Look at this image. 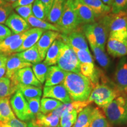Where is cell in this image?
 I'll return each instance as SVG.
<instances>
[{
    "label": "cell",
    "mask_w": 127,
    "mask_h": 127,
    "mask_svg": "<svg viewBox=\"0 0 127 127\" xmlns=\"http://www.w3.org/2000/svg\"><path fill=\"white\" fill-rule=\"evenodd\" d=\"M107 50L108 53L114 58H122L127 55V42L108 38Z\"/></svg>",
    "instance_id": "18"
},
{
    "label": "cell",
    "mask_w": 127,
    "mask_h": 127,
    "mask_svg": "<svg viewBox=\"0 0 127 127\" xmlns=\"http://www.w3.org/2000/svg\"><path fill=\"white\" fill-rule=\"evenodd\" d=\"M31 64L24 61L17 55V53L12 54L8 57L6 63L5 77L11 79L14 74L22 68L32 66Z\"/></svg>",
    "instance_id": "16"
},
{
    "label": "cell",
    "mask_w": 127,
    "mask_h": 127,
    "mask_svg": "<svg viewBox=\"0 0 127 127\" xmlns=\"http://www.w3.org/2000/svg\"><path fill=\"white\" fill-rule=\"evenodd\" d=\"M17 54L24 61L31 64H36L42 61L36 45L23 52L17 53Z\"/></svg>",
    "instance_id": "27"
},
{
    "label": "cell",
    "mask_w": 127,
    "mask_h": 127,
    "mask_svg": "<svg viewBox=\"0 0 127 127\" xmlns=\"http://www.w3.org/2000/svg\"><path fill=\"white\" fill-rule=\"evenodd\" d=\"M5 24L11 31L12 34L23 33L29 30L31 27L27 21L15 12H12L9 16Z\"/></svg>",
    "instance_id": "14"
},
{
    "label": "cell",
    "mask_w": 127,
    "mask_h": 127,
    "mask_svg": "<svg viewBox=\"0 0 127 127\" xmlns=\"http://www.w3.org/2000/svg\"><path fill=\"white\" fill-rule=\"evenodd\" d=\"M9 101L14 114L19 120L27 123L35 118L30 112L26 99L19 90L11 96Z\"/></svg>",
    "instance_id": "8"
},
{
    "label": "cell",
    "mask_w": 127,
    "mask_h": 127,
    "mask_svg": "<svg viewBox=\"0 0 127 127\" xmlns=\"http://www.w3.org/2000/svg\"><path fill=\"white\" fill-rule=\"evenodd\" d=\"M28 102V108L31 115L35 118L36 115L40 112V98L26 99Z\"/></svg>",
    "instance_id": "39"
},
{
    "label": "cell",
    "mask_w": 127,
    "mask_h": 127,
    "mask_svg": "<svg viewBox=\"0 0 127 127\" xmlns=\"http://www.w3.org/2000/svg\"><path fill=\"white\" fill-rule=\"evenodd\" d=\"M22 34L23 33H21L19 34H12L11 35L9 36L7 38L1 41L0 42V52H2L3 50L8 47L12 42H14L17 39H18L21 36Z\"/></svg>",
    "instance_id": "42"
},
{
    "label": "cell",
    "mask_w": 127,
    "mask_h": 127,
    "mask_svg": "<svg viewBox=\"0 0 127 127\" xmlns=\"http://www.w3.org/2000/svg\"><path fill=\"white\" fill-rule=\"evenodd\" d=\"M65 1L66 0H55L49 11L47 21L55 25L58 24L63 14Z\"/></svg>",
    "instance_id": "23"
},
{
    "label": "cell",
    "mask_w": 127,
    "mask_h": 127,
    "mask_svg": "<svg viewBox=\"0 0 127 127\" xmlns=\"http://www.w3.org/2000/svg\"><path fill=\"white\" fill-rule=\"evenodd\" d=\"M44 31V30L36 28L30 29L28 30L27 36L25 38L20 48L17 51L16 53L23 52L36 45Z\"/></svg>",
    "instance_id": "20"
},
{
    "label": "cell",
    "mask_w": 127,
    "mask_h": 127,
    "mask_svg": "<svg viewBox=\"0 0 127 127\" xmlns=\"http://www.w3.org/2000/svg\"><path fill=\"white\" fill-rule=\"evenodd\" d=\"M32 15L36 18L47 21L48 11L40 0H35L34 1L32 7Z\"/></svg>",
    "instance_id": "33"
},
{
    "label": "cell",
    "mask_w": 127,
    "mask_h": 127,
    "mask_svg": "<svg viewBox=\"0 0 127 127\" xmlns=\"http://www.w3.org/2000/svg\"><path fill=\"white\" fill-rule=\"evenodd\" d=\"M102 110L111 125L127 124V95L123 93L103 108Z\"/></svg>",
    "instance_id": "3"
},
{
    "label": "cell",
    "mask_w": 127,
    "mask_h": 127,
    "mask_svg": "<svg viewBox=\"0 0 127 127\" xmlns=\"http://www.w3.org/2000/svg\"><path fill=\"white\" fill-rule=\"evenodd\" d=\"M0 42H1V41H0Z\"/></svg>",
    "instance_id": "54"
},
{
    "label": "cell",
    "mask_w": 127,
    "mask_h": 127,
    "mask_svg": "<svg viewBox=\"0 0 127 127\" xmlns=\"http://www.w3.org/2000/svg\"><path fill=\"white\" fill-rule=\"evenodd\" d=\"M107 28L109 38L127 42V11L109 13L99 19Z\"/></svg>",
    "instance_id": "2"
},
{
    "label": "cell",
    "mask_w": 127,
    "mask_h": 127,
    "mask_svg": "<svg viewBox=\"0 0 127 127\" xmlns=\"http://www.w3.org/2000/svg\"><path fill=\"white\" fill-rule=\"evenodd\" d=\"M58 66L67 72L80 73V63L75 52L65 44L57 61Z\"/></svg>",
    "instance_id": "7"
},
{
    "label": "cell",
    "mask_w": 127,
    "mask_h": 127,
    "mask_svg": "<svg viewBox=\"0 0 127 127\" xmlns=\"http://www.w3.org/2000/svg\"><path fill=\"white\" fill-rule=\"evenodd\" d=\"M96 72V66L94 63L80 64V73L91 81Z\"/></svg>",
    "instance_id": "37"
},
{
    "label": "cell",
    "mask_w": 127,
    "mask_h": 127,
    "mask_svg": "<svg viewBox=\"0 0 127 127\" xmlns=\"http://www.w3.org/2000/svg\"><path fill=\"white\" fill-rule=\"evenodd\" d=\"M57 39L61 40L64 43L69 45L71 48L89 50L88 44L82 31L81 27L66 34L60 33Z\"/></svg>",
    "instance_id": "9"
},
{
    "label": "cell",
    "mask_w": 127,
    "mask_h": 127,
    "mask_svg": "<svg viewBox=\"0 0 127 127\" xmlns=\"http://www.w3.org/2000/svg\"><path fill=\"white\" fill-rule=\"evenodd\" d=\"M60 127V125H58V126H57V127Z\"/></svg>",
    "instance_id": "51"
},
{
    "label": "cell",
    "mask_w": 127,
    "mask_h": 127,
    "mask_svg": "<svg viewBox=\"0 0 127 127\" xmlns=\"http://www.w3.org/2000/svg\"><path fill=\"white\" fill-rule=\"evenodd\" d=\"M27 22L30 27H32L34 28H39L44 31H53L61 32L60 28L57 25L52 24L46 21H43L36 18L34 15L30 16L27 20Z\"/></svg>",
    "instance_id": "28"
},
{
    "label": "cell",
    "mask_w": 127,
    "mask_h": 127,
    "mask_svg": "<svg viewBox=\"0 0 127 127\" xmlns=\"http://www.w3.org/2000/svg\"><path fill=\"white\" fill-rule=\"evenodd\" d=\"M57 26L62 34H66L82 26L73 5L72 0H66L61 18Z\"/></svg>",
    "instance_id": "6"
},
{
    "label": "cell",
    "mask_w": 127,
    "mask_h": 127,
    "mask_svg": "<svg viewBox=\"0 0 127 127\" xmlns=\"http://www.w3.org/2000/svg\"></svg>",
    "instance_id": "56"
},
{
    "label": "cell",
    "mask_w": 127,
    "mask_h": 127,
    "mask_svg": "<svg viewBox=\"0 0 127 127\" xmlns=\"http://www.w3.org/2000/svg\"><path fill=\"white\" fill-rule=\"evenodd\" d=\"M123 94L110 81L105 84H99L93 88L88 101L94 102L99 107L104 108L112 102L114 99Z\"/></svg>",
    "instance_id": "4"
},
{
    "label": "cell",
    "mask_w": 127,
    "mask_h": 127,
    "mask_svg": "<svg viewBox=\"0 0 127 127\" xmlns=\"http://www.w3.org/2000/svg\"><path fill=\"white\" fill-rule=\"evenodd\" d=\"M43 98H50L57 99L63 104L72 102L68 91L63 84L50 87H44L42 93Z\"/></svg>",
    "instance_id": "11"
},
{
    "label": "cell",
    "mask_w": 127,
    "mask_h": 127,
    "mask_svg": "<svg viewBox=\"0 0 127 127\" xmlns=\"http://www.w3.org/2000/svg\"><path fill=\"white\" fill-rule=\"evenodd\" d=\"M6 74V65L1 66L0 67V79L5 77Z\"/></svg>",
    "instance_id": "48"
},
{
    "label": "cell",
    "mask_w": 127,
    "mask_h": 127,
    "mask_svg": "<svg viewBox=\"0 0 127 127\" xmlns=\"http://www.w3.org/2000/svg\"></svg>",
    "instance_id": "55"
},
{
    "label": "cell",
    "mask_w": 127,
    "mask_h": 127,
    "mask_svg": "<svg viewBox=\"0 0 127 127\" xmlns=\"http://www.w3.org/2000/svg\"><path fill=\"white\" fill-rule=\"evenodd\" d=\"M89 127H112V125L99 108L95 107L94 113Z\"/></svg>",
    "instance_id": "32"
},
{
    "label": "cell",
    "mask_w": 127,
    "mask_h": 127,
    "mask_svg": "<svg viewBox=\"0 0 127 127\" xmlns=\"http://www.w3.org/2000/svg\"><path fill=\"white\" fill-rule=\"evenodd\" d=\"M81 30L90 44H93L105 49L109 33L107 28L99 21L83 25Z\"/></svg>",
    "instance_id": "5"
},
{
    "label": "cell",
    "mask_w": 127,
    "mask_h": 127,
    "mask_svg": "<svg viewBox=\"0 0 127 127\" xmlns=\"http://www.w3.org/2000/svg\"><path fill=\"white\" fill-rule=\"evenodd\" d=\"M127 10V0H113L111 13L118 14Z\"/></svg>",
    "instance_id": "41"
},
{
    "label": "cell",
    "mask_w": 127,
    "mask_h": 127,
    "mask_svg": "<svg viewBox=\"0 0 127 127\" xmlns=\"http://www.w3.org/2000/svg\"><path fill=\"white\" fill-rule=\"evenodd\" d=\"M60 32L53 31H45L41 35L39 41L36 44L39 55L43 60L45 58L46 54L49 48L54 41L58 38Z\"/></svg>",
    "instance_id": "15"
},
{
    "label": "cell",
    "mask_w": 127,
    "mask_h": 127,
    "mask_svg": "<svg viewBox=\"0 0 127 127\" xmlns=\"http://www.w3.org/2000/svg\"><path fill=\"white\" fill-rule=\"evenodd\" d=\"M0 127H1V123H0Z\"/></svg>",
    "instance_id": "52"
},
{
    "label": "cell",
    "mask_w": 127,
    "mask_h": 127,
    "mask_svg": "<svg viewBox=\"0 0 127 127\" xmlns=\"http://www.w3.org/2000/svg\"><path fill=\"white\" fill-rule=\"evenodd\" d=\"M90 45L97 63L101 67L107 69L111 65V60L105 49L93 44H90Z\"/></svg>",
    "instance_id": "26"
},
{
    "label": "cell",
    "mask_w": 127,
    "mask_h": 127,
    "mask_svg": "<svg viewBox=\"0 0 127 127\" xmlns=\"http://www.w3.org/2000/svg\"><path fill=\"white\" fill-rule=\"evenodd\" d=\"M63 85L72 101H86L94 87L89 79L81 73L67 72Z\"/></svg>",
    "instance_id": "1"
},
{
    "label": "cell",
    "mask_w": 127,
    "mask_h": 127,
    "mask_svg": "<svg viewBox=\"0 0 127 127\" xmlns=\"http://www.w3.org/2000/svg\"><path fill=\"white\" fill-rule=\"evenodd\" d=\"M17 90L18 88L8 78L4 77L0 79V98L10 97Z\"/></svg>",
    "instance_id": "29"
},
{
    "label": "cell",
    "mask_w": 127,
    "mask_h": 127,
    "mask_svg": "<svg viewBox=\"0 0 127 127\" xmlns=\"http://www.w3.org/2000/svg\"><path fill=\"white\" fill-rule=\"evenodd\" d=\"M18 1V0H7V1H8V2L9 3H11V4H12L14 2H15L16 1Z\"/></svg>",
    "instance_id": "50"
},
{
    "label": "cell",
    "mask_w": 127,
    "mask_h": 127,
    "mask_svg": "<svg viewBox=\"0 0 127 127\" xmlns=\"http://www.w3.org/2000/svg\"><path fill=\"white\" fill-rule=\"evenodd\" d=\"M78 112L76 110H72L71 112L66 113L60 118V127H72L77 120Z\"/></svg>",
    "instance_id": "36"
},
{
    "label": "cell",
    "mask_w": 127,
    "mask_h": 127,
    "mask_svg": "<svg viewBox=\"0 0 127 127\" xmlns=\"http://www.w3.org/2000/svg\"><path fill=\"white\" fill-rule=\"evenodd\" d=\"M62 104L61 102L53 98H42L40 102V112L43 114H48Z\"/></svg>",
    "instance_id": "31"
},
{
    "label": "cell",
    "mask_w": 127,
    "mask_h": 127,
    "mask_svg": "<svg viewBox=\"0 0 127 127\" xmlns=\"http://www.w3.org/2000/svg\"><path fill=\"white\" fill-rule=\"evenodd\" d=\"M55 0H40V1L44 5H45V7H46V8H47V11H48V13H49V11H50L51 8L52 4H53Z\"/></svg>",
    "instance_id": "46"
},
{
    "label": "cell",
    "mask_w": 127,
    "mask_h": 127,
    "mask_svg": "<svg viewBox=\"0 0 127 127\" xmlns=\"http://www.w3.org/2000/svg\"><path fill=\"white\" fill-rule=\"evenodd\" d=\"M7 56H6L4 54H2V52H0V67L1 66L6 65V63H7Z\"/></svg>",
    "instance_id": "47"
},
{
    "label": "cell",
    "mask_w": 127,
    "mask_h": 127,
    "mask_svg": "<svg viewBox=\"0 0 127 127\" xmlns=\"http://www.w3.org/2000/svg\"><path fill=\"white\" fill-rule=\"evenodd\" d=\"M13 12L12 4L7 0H0V24H4Z\"/></svg>",
    "instance_id": "35"
},
{
    "label": "cell",
    "mask_w": 127,
    "mask_h": 127,
    "mask_svg": "<svg viewBox=\"0 0 127 127\" xmlns=\"http://www.w3.org/2000/svg\"><path fill=\"white\" fill-rule=\"evenodd\" d=\"M12 84L18 88V85H32L42 88V84L36 79L31 66L20 69L10 79Z\"/></svg>",
    "instance_id": "10"
},
{
    "label": "cell",
    "mask_w": 127,
    "mask_h": 127,
    "mask_svg": "<svg viewBox=\"0 0 127 127\" xmlns=\"http://www.w3.org/2000/svg\"><path fill=\"white\" fill-rule=\"evenodd\" d=\"M12 34L11 31L6 25L0 24V41H2Z\"/></svg>",
    "instance_id": "44"
},
{
    "label": "cell",
    "mask_w": 127,
    "mask_h": 127,
    "mask_svg": "<svg viewBox=\"0 0 127 127\" xmlns=\"http://www.w3.org/2000/svg\"><path fill=\"white\" fill-rule=\"evenodd\" d=\"M32 4H30L27 5L19 6V7H15L14 9L18 15L27 21L30 16L32 15Z\"/></svg>",
    "instance_id": "40"
},
{
    "label": "cell",
    "mask_w": 127,
    "mask_h": 127,
    "mask_svg": "<svg viewBox=\"0 0 127 127\" xmlns=\"http://www.w3.org/2000/svg\"><path fill=\"white\" fill-rule=\"evenodd\" d=\"M67 72L63 70L58 66H49L45 81V86L50 87L63 84Z\"/></svg>",
    "instance_id": "17"
},
{
    "label": "cell",
    "mask_w": 127,
    "mask_h": 127,
    "mask_svg": "<svg viewBox=\"0 0 127 127\" xmlns=\"http://www.w3.org/2000/svg\"><path fill=\"white\" fill-rule=\"evenodd\" d=\"M117 88L121 92L127 91V57L121 58L114 75V82Z\"/></svg>",
    "instance_id": "12"
},
{
    "label": "cell",
    "mask_w": 127,
    "mask_h": 127,
    "mask_svg": "<svg viewBox=\"0 0 127 127\" xmlns=\"http://www.w3.org/2000/svg\"><path fill=\"white\" fill-rule=\"evenodd\" d=\"M1 127H27V125L26 123L22 121L15 117L7 123H1Z\"/></svg>",
    "instance_id": "43"
},
{
    "label": "cell",
    "mask_w": 127,
    "mask_h": 127,
    "mask_svg": "<svg viewBox=\"0 0 127 127\" xmlns=\"http://www.w3.org/2000/svg\"><path fill=\"white\" fill-rule=\"evenodd\" d=\"M126 93H127V91H126Z\"/></svg>",
    "instance_id": "53"
},
{
    "label": "cell",
    "mask_w": 127,
    "mask_h": 127,
    "mask_svg": "<svg viewBox=\"0 0 127 127\" xmlns=\"http://www.w3.org/2000/svg\"><path fill=\"white\" fill-rule=\"evenodd\" d=\"M19 90L25 99L35 98H41L42 95V88L32 85H25L22 84L18 85Z\"/></svg>",
    "instance_id": "30"
},
{
    "label": "cell",
    "mask_w": 127,
    "mask_h": 127,
    "mask_svg": "<svg viewBox=\"0 0 127 127\" xmlns=\"http://www.w3.org/2000/svg\"><path fill=\"white\" fill-rule=\"evenodd\" d=\"M75 52L80 64L84 63H94V60L90 50H79V49L71 48Z\"/></svg>",
    "instance_id": "38"
},
{
    "label": "cell",
    "mask_w": 127,
    "mask_h": 127,
    "mask_svg": "<svg viewBox=\"0 0 127 127\" xmlns=\"http://www.w3.org/2000/svg\"><path fill=\"white\" fill-rule=\"evenodd\" d=\"M101 1L104 3L105 5L108 6V7L111 8L112 3H113V0H101Z\"/></svg>",
    "instance_id": "49"
},
{
    "label": "cell",
    "mask_w": 127,
    "mask_h": 127,
    "mask_svg": "<svg viewBox=\"0 0 127 127\" xmlns=\"http://www.w3.org/2000/svg\"><path fill=\"white\" fill-rule=\"evenodd\" d=\"M94 12L96 18L100 19L111 13V8L105 5L101 0H81Z\"/></svg>",
    "instance_id": "21"
},
{
    "label": "cell",
    "mask_w": 127,
    "mask_h": 127,
    "mask_svg": "<svg viewBox=\"0 0 127 127\" xmlns=\"http://www.w3.org/2000/svg\"><path fill=\"white\" fill-rule=\"evenodd\" d=\"M15 118L9 101V97L0 98V123H7Z\"/></svg>",
    "instance_id": "25"
},
{
    "label": "cell",
    "mask_w": 127,
    "mask_h": 127,
    "mask_svg": "<svg viewBox=\"0 0 127 127\" xmlns=\"http://www.w3.org/2000/svg\"><path fill=\"white\" fill-rule=\"evenodd\" d=\"M95 107L88 105L78 114L77 118L72 127H89L91 123Z\"/></svg>",
    "instance_id": "22"
},
{
    "label": "cell",
    "mask_w": 127,
    "mask_h": 127,
    "mask_svg": "<svg viewBox=\"0 0 127 127\" xmlns=\"http://www.w3.org/2000/svg\"><path fill=\"white\" fill-rule=\"evenodd\" d=\"M60 118L53 114H43L39 112L34 118L38 127H54L60 125Z\"/></svg>",
    "instance_id": "24"
},
{
    "label": "cell",
    "mask_w": 127,
    "mask_h": 127,
    "mask_svg": "<svg viewBox=\"0 0 127 127\" xmlns=\"http://www.w3.org/2000/svg\"><path fill=\"white\" fill-rule=\"evenodd\" d=\"M35 0H18L12 4V7L14 8L19 6L27 5L32 4Z\"/></svg>",
    "instance_id": "45"
},
{
    "label": "cell",
    "mask_w": 127,
    "mask_h": 127,
    "mask_svg": "<svg viewBox=\"0 0 127 127\" xmlns=\"http://www.w3.org/2000/svg\"><path fill=\"white\" fill-rule=\"evenodd\" d=\"M64 45L65 44L61 40L59 39H55L48 50L44 63L49 66L57 64L62 49Z\"/></svg>",
    "instance_id": "19"
},
{
    "label": "cell",
    "mask_w": 127,
    "mask_h": 127,
    "mask_svg": "<svg viewBox=\"0 0 127 127\" xmlns=\"http://www.w3.org/2000/svg\"><path fill=\"white\" fill-rule=\"evenodd\" d=\"M48 68L49 66L46 65L44 62L32 65V69L35 76L42 84L45 82Z\"/></svg>",
    "instance_id": "34"
},
{
    "label": "cell",
    "mask_w": 127,
    "mask_h": 127,
    "mask_svg": "<svg viewBox=\"0 0 127 127\" xmlns=\"http://www.w3.org/2000/svg\"><path fill=\"white\" fill-rule=\"evenodd\" d=\"M74 9L82 25L96 22V16L93 10L81 0H72Z\"/></svg>",
    "instance_id": "13"
}]
</instances>
